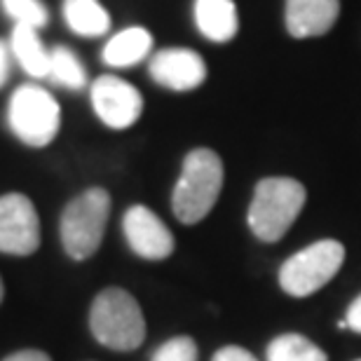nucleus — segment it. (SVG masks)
<instances>
[{
	"mask_svg": "<svg viewBox=\"0 0 361 361\" xmlns=\"http://www.w3.org/2000/svg\"><path fill=\"white\" fill-rule=\"evenodd\" d=\"M212 361H258L249 350L240 348V345H228V348H221L214 355Z\"/></svg>",
	"mask_w": 361,
	"mask_h": 361,
	"instance_id": "aec40b11",
	"label": "nucleus"
},
{
	"mask_svg": "<svg viewBox=\"0 0 361 361\" xmlns=\"http://www.w3.org/2000/svg\"><path fill=\"white\" fill-rule=\"evenodd\" d=\"M92 336L108 350L132 352L146 341V319L139 302L125 288H104L90 310Z\"/></svg>",
	"mask_w": 361,
	"mask_h": 361,
	"instance_id": "7ed1b4c3",
	"label": "nucleus"
},
{
	"mask_svg": "<svg viewBox=\"0 0 361 361\" xmlns=\"http://www.w3.org/2000/svg\"><path fill=\"white\" fill-rule=\"evenodd\" d=\"M345 263V247L336 240H319L298 254L286 258L279 268L281 291L293 298H307L326 286L341 272Z\"/></svg>",
	"mask_w": 361,
	"mask_h": 361,
	"instance_id": "423d86ee",
	"label": "nucleus"
},
{
	"mask_svg": "<svg viewBox=\"0 0 361 361\" xmlns=\"http://www.w3.org/2000/svg\"><path fill=\"white\" fill-rule=\"evenodd\" d=\"M341 14V0H286V31L298 40L329 33Z\"/></svg>",
	"mask_w": 361,
	"mask_h": 361,
	"instance_id": "9b49d317",
	"label": "nucleus"
},
{
	"mask_svg": "<svg viewBox=\"0 0 361 361\" xmlns=\"http://www.w3.org/2000/svg\"><path fill=\"white\" fill-rule=\"evenodd\" d=\"M3 295H5V291H3V279H0V302H3Z\"/></svg>",
	"mask_w": 361,
	"mask_h": 361,
	"instance_id": "b1692460",
	"label": "nucleus"
},
{
	"mask_svg": "<svg viewBox=\"0 0 361 361\" xmlns=\"http://www.w3.org/2000/svg\"><path fill=\"white\" fill-rule=\"evenodd\" d=\"M153 49V35L143 26H129L108 38L104 45V63L113 68H129L141 63Z\"/></svg>",
	"mask_w": 361,
	"mask_h": 361,
	"instance_id": "ddd939ff",
	"label": "nucleus"
},
{
	"mask_svg": "<svg viewBox=\"0 0 361 361\" xmlns=\"http://www.w3.org/2000/svg\"><path fill=\"white\" fill-rule=\"evenodd\" d=\"M10 52L12 59L24 68L31 78H47L49 71V49L40 40L38 28L31 26H14L10 35Z\"/></svg>",
	"mask_w": 361,
	"mask_h": 361,
	"instance_id": "4468645a",
	"label": "nucleus"
},
{
	"mask_svg": "<svg viewBox=\"0 0 361 361\" xmlns=\"http://www.w3.org/2000/svg\"><path fill=\"white\" fill-rule=\"evenodd\" d=\"M305 202L307 190L300 180L288 176H268L258 180L247 212L251 233L261 242H279L300 216Z\"/></svg>",
	"mask_w": 361,
	"mask_h": 361,
	"instance_id": "f03ea898",
	"label": "nucleus"
},
{
	"mask_svg": "<svg viewBox=\"0 0 361 361\" xmlns=\"http://www.w3.org/2000/svg\"><path fill=\"white\" fill-rule=\"evenodd\" d=\"M148 73L164 90L192 92L207 80V63L195 49L169 47L150 56Z\"/></svg>",
	"mask_w": 361,
	"mask_h": 361,
	"instance_id": "9d476101",
	"label": "nucleus"
},
{
	"mask_svg": "<svg viewBox=\"0 0 361 361\" xmlns=\"http://www.w3.org/2000/svg\"><path fill=\"white\" fill-rule=\"evenodd\" d=\"M150 361H197V345L188 336L169 338L167 343H162L155 350Z\"/></svg>",
	"mask_w": 361,
	"mask_h": 361,
	"instance_id": "6ab92c4d",
	"label": "nucleus"
},
{
	"mask_svg": "<svg viewBox=\"0 0 361 361\" xmlns=\"http://www.w3.org/2000/svg\"><path fill=\"white\" fill-rule=\"evenodd\" d=\"M7 125L19 141L42 148L54 141L61 127V108L47 90L38 85H21L7 106Z\"/></svg>",
	"mask_w": 361,
	"mask_h": 361,
	"instance_id": "39448f33",
	"label": "nucleus"
},
{
	"mask_svg": "<svg viewBox=\"0 0 361 361\" xmlns=\"http://www.w3.org/2000/svg\"><path fill=\"white\" fill-rule=\"evenodd\" d=\"M111 216V195L104 188H90L66 204L61 214V244L73 261H87L104 242Z\"/></svg>",
	"mask_w": 361,
	"mask_h": 361,
	"instance_id": "20e7f679",
	"label": "nucleus"
},
{
	"mask_svg": "<svg viewBox=\"0 0 361 361\" xmlns=\"http://www.w3.org/2000/svg\"><path fill=\"white\" fill-rule=\"evenodd\" d=\"M223 160L212 148H195L185 155L180 176L171 192V209L174 216L195 226L202 219H207L214 204L219 202L223 190Z\"/></svg>",
	"mask_w": 361,
	"mask_h": 361,
	"instance_id": "f257e3e1",
	"label": "nucleus"
},
{
	"mask_svg": "<svg viewBox=\"0 0 361 361\" xmlns=\"http://www.w3.org/2000/svg\"><path fill=\"white\" fill-rule=\"evenodd\" d=\"M268 361H329L326 352L319 345H314L310 338L300 334H284L277 336L265 348Z\"/></svg>",
	"mask_w": 361,
	"mask_h": 361,
	"instance_id": "f3484780",
	"label": "nucleus"
},
{
	"mask_svg": "<svg viewBox=\"0 0 361 361\" xmlns=\"http://www.w3.org/2000/svg\"><path fill=\"white\" fill-rule=\"evenodd\" d=\"M3 361H52V359L40 350H21V352H14L10 357H5Z\"/></svg>",
	"mask_w": 361,
	"mask_h": 361,
	"instance_id": "5701e85b",
	"label": "nucleus"
},
{
	"mask_svg": "<svg viewBox=\"0 0 361 361\" xmlns=\"http://www.w3.org/2000/svg\"><path fill=\"white\" fill-rule=\"evenodd\" d=\"M355 361H361V359H355Z\"/></svg>",
	"mask_w": 361,
	"mask_h": 361,
	"instance_id": "393cba45",
	"label": "nucleus"
},
{
	"mask_svg": "<svg viewBox=\"0 0 361 361\" xmlns=\"http://www.w3.org/2000/svg\"><path fill=\"white\" fill-rule=\"evenodd\" d=\"M5 14L14 21V26H31L40 28L49 21L47 7L40 0H0Z\"/></svg>",
	"mask_w": 361,
	"mask_h": 361,
	"instance_id": "a211bd4d",
	"label": "nucleus"
},
{
	"mask_svg": "<svg viewBox=\"0 0 361 361\" xmlns=\"http://www.w3.org/2000/svg\"><path fill=\"white\" fill-rule=\"evenodd\" d=\"M345 329H352L361 334V295H357L355 300L350 302L348 314H345Z\"/></svg>",
	"mask_w": 361,
	"mask_h": 361,
	"instance_id": "412c9836",
	"label": "nucleus"
},
{
	"mask_svg": "<svg viewBox=\"0 0 361 361\" xmlns=\"http://www.w3.org/2000/svg\"><path fill=\"white\" fill-rule=\"evenodd\" d=\"M47 80H52L63 90L78 92L87 85V71H85L82 61L78 59L73 49H68L66 45H56L49 49Z\"/></svg>",
	"mask_w": 361,
	"mask_h": 361,
	"instance_id": "dca6fc26",
	"label": "nucleus"
},
{
	"mask_svg": "<svg viewBox=\"0 0 361 361\" xmlns=\"http://www.w3.org/2000/svg\"><path fill=\"white\" fill-rule=\"evenodd\" d=\"M63 19L82 38H101L111 28V14L99 0H63Z\"/></svg>",
	"mask_w": 361,
	"mask_h": 361,
	"instance_id": "2eb2a0df",
	"label": "nucleus"
},
{
	"mask_svg": "<svg viewBox=\"0 0 361 361\" xmlns=\"http://www.w3.org/2000/svg\"><path fill=\"white\" fill-rule=\"evenodd\" d=\"M92 106L111 129H129L143 113V97L132 82L118 75H99L92 82Z\"/></svg>",
	"mask_w": 361,
	"mask_h": 361,
	"instance_id": "6e6552de",
	"label": "nucleus"
},
{
	"mask_svg": "<svg viewBox=\"0 0 361 361\" xmlns=\"http://www.w3.org/2000/svg\"><path fill=\"white\" fill-rule=\"evenodd\" d=\"M40 247V219L33 202L21 192L0 197V251L31 256Z\"/></svg>",
	"mask_w": 361,
	"mask_h": 361,
	"instance_id": "0eeeda50",
	"label": "nucleus"
},
{
	"mask_svg": "<svg viewBox=\"0 0 361 361\" xmlns=\"http://www.w3.org/2000/svg\"><path fill=\"white\" fill-rule=\"evenodd\" d=\"M195 26L212 42H230L240 31L235 0H195Z\"/></svg>",
	"mask_w": 361,
	"mask_h": 361,
	"instance_id": "f8f14e48",
	"label": "nucleus"
},
{
	"mask_svg": "<svg viewBox=\"0 0 361 361\" xmlns=\"http://www.w3.org/2000/svg\"><path fill=\"white\" fill-rule=\"evenodd\" d=\"M122 230H125L129 249L146 261H164L174 254V235L164 226L160 216L150 212L148 207H129L125 219H122Z\"/></svg>",
	"mask_w": 361,
	"mask_h": 361,
	"instance_id": "1a4fd4ad",
	"label": "nucleus"
},
{
	"mask_svg": "<svg viewBox=\"0 0 361 361\" xmlns=\"http://www.w3.org/2000/svg\"><path fill=\"white\" fill-rule=\"evenodd\" d=\"M10 71H12V52H10V45L0 42V87L7 82L10 78Z\"/></svg>",
	"mask_w": 361,
	"mask_h": 361,
	"instance_id": "4be33fe9",
	"label": "nucleus"
}]
</instances>
